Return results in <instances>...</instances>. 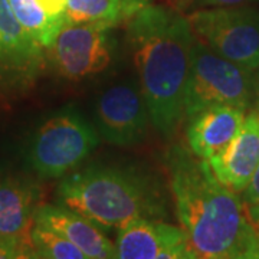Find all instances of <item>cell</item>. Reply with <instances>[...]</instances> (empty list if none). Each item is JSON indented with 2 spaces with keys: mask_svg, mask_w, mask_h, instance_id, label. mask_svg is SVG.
Returning <instances> with one entry per match:
<instances>
[{
  "mask_svg": "<svg viewBox=\"0 0 259 259\" xmlns=\"http://www.w3.org/2000/svg\"><path fill=\"white\" fill-rule=\"evenodd\" d=\"M127 39L151 124L173 134L185 115V88L194 33L187 16L144 5L127 19Z\"/></svg>",
  "mask_w": 259,
  "mask_h": 259,
  "instance_id": "6da1fadb",
  "label": "cell"
},
{
  "mask_svg": "<svg viewBox=\"0 0 259 259\" xmlns=\"http://www.w3.org/2000/svg\"><path fill=\"white\" fill-rule=\"evenodd\" d=\"M171 190L194 258H252L255 242L245 202L216 179L207 160L177 154L171 163Z\"/></svg>",
  "mask_w": 259,
  "mask_h": 259,
  "instance_id": "7a4b0ae2",
  "label": "cell"
},
{
  "mask_svg": "<svg viewBox=\"0 0 259 259\" xmlns=\"http://www.w3.org/2000/svg\"><path fill=\"white\" fill-rule=\"evenodd\" d=\"M58 197L62 206L104 231H118L134 219H153L163 212L157 194L148 185L114 167H90L65 177L58 187Z\"/></svg>",
  "mask_w": 259,
  "mask_h": 259,
  "instance_id": "3957f363",
  "label": "cell"
},
{
  "mask_svg": "<svg viewBox=\"0 0 259 259\" xmlns=\"http://www.w3.org/2000/svg\"><path fill=\"white\" fill-rule=\"evenodd\" d=\"M253 94L249 71L218 55L194 36L183 101L187 118L216 105L246 108Z\"/></svg>",
  "mask_w": 259,
  "mask_h": 259,
  "instance_id": "277c9868",
  "label": "cell"
},
{
  "mask_svg": "<svg viewBox=\"0 0 259 259\" xmlns=\"http://www.w3.org/2000/svg\"><path fill=\"white\" fill-rule=\"evenodd\" d=\"M98 131L79 112L66 108L48 118L35 133L28 153L37 176H65L98 146Z\"/></svg>",
  "mask_w": 259,
  "mask_h": 259,
  "instance_id": "5b68a950",
  "label": "cell"
},
{
  "mask_svg": "<svg viewBox=\"0 0 259 259\" xmlns=\"http://www.w3.org/2000/svg\"><path fill=\"white\" fill-rule=\"evenodd\" d=\"M194 36L218 55L243 68L259 69V10L249 6H219L187 16Z\"/></svg>",
  "mask_w": 259,
  "mask_h": 259,
  "instance_id": "8992f818",
  "label": "cell"
},
{
  "mask_svg": "<svg viewBox=\"0 0 259 259\" xmlns=\"http://www.w3.org/2000/svg\"><path fill=\"white\" fill-rule=\"evenodd\" d=\"M111 28L104 23H64L47 48L56 71L74 81L105 71L111 62Z\"/></svg>",
  "mask_w": 259,
  "mask_h": 259,
  "instance_id": "52a82bcc",
  "label": "cell"
},
{
  "mask_svg": "<svg viewBox=\"0 0 259 259\" xmlns=\"http://www.w3.org/2000/svg\"><path fill=\"white\" fill-rule=\"evenodd\" d=\"M150 114L141 90L133 83H115L100 94L95 104L97 131L115 146H131L144 139Z\"/></svg>",
  "mask_w": 259,
  "mask_h": 259,
  "instance_id": "ba28073f",
  "label": "cell"
},
{
  "mask_svg": "<svg viewBox=\"0 0 259 259\" xmlns=\"http://www.w3.org/2000/svg\"><path fill=\"white\" fill-rule=\"evenodd\" d=\"M115 258L193 259L194 255L183 228L140 218L117 231Z\"/></svg>",
  "mask_w": 259,
  "mask_h": 259,
  "instance_id": "9c48e42d",
  "label": "cell"
},
{
  "mask_svg": "<svg viewBox=\"0 0 259 259\" xmlns=\"http://www.w3.org/2000/svg\"><path fill=\"white\" fill-rule=\"evenodd\" d=\"M216 179L233 192H243L259 166V112L245 115L241 128L221 153L207 160Z\"/></svg>",
  "mask_w": 259,
  "mask_h": 259,
  "instance_id": "30bf717a",
  "label": "cell"
},
{
  "mask_svg": "<svg viewBox=\"0 0 259 259\" xmlns=\"http://www.w3.org/2000/svg\"><path fill=\"white\" fill-rule=\"evenodd\" d=\"M35 223L72 242L85 253L87 259L115 258V243L107 238L105 231L66 206H39L35 214Z\"/></svg>",
  "mask_w": 259,
  "mask_h": 259,
  "instance_id": "8fae6325",
  "label": "cell"
},
{
  "mask_svg": "<svg viewBox=\"0 0 259 259\" xmlns=\"http://www.w3.org/2000/svg\"><path fill=\"white\" fill-rule=\"evenodd\" d=\"M187 128L189 147L196 157L209 160L231 143L245 120V108L216 105L193 115Z\"/></svg>",
  "mask_w": 259,
  "mask_h": 259,
  "instance_id": "7c38bea8",
  "label": "cell"
},
{
  "mask_svg": "<svg viewBox=\"0 0 259 259\" xmlns=\"http://www.w3.org/2000/svg\"><path fill=\"white\" fill-rule=\"evenodd\" d=\"M39 197V187L29 179L0 175V236L32 242Z\"/></svg>",
  "mask_w": 259,
  "mask_h": 259,
  "instance_id": "4fadbf2b",
  "label": "cell"
},
{
  "mask_svg": "<svg viewBox=\"0 0 259 259\" xmlns=\"http://www.w3.org/2000/svg\"><path fill=\"white\" fill-rule=\"evenodd\" d=\"M42 49L22 28L9 0H0V69L29 74L40 62Z\"/></svg>",
  "mask_w": 259,
  "mask_h": 259,
  "instance_id": "5bb4252c",
  "label": "cell"
},
{
  "mask_svg": "<svg viewBox=\"0 0 259 259\" xmlns=\"http://www.w3.org/2000/svg\"><path fill=\"white\" fill-rule=\"evenodd\" d=\"M144 5V0H68L65 23H104L114 26Z\"/></svg>",
  "mask_w": 259,
  "mask_h": 259,
  "instance_id": "9a60e30c",
  "label": "cell"
},
{
  "mask_svg": "<svg viewBox=\"0 0 259 259\" xmlns=\"http://www.w3.org/2000/svg\"><path fill=\"white\" fill-rule=\"evenodd\" d=\"M15 16L39 47L49 48L62 26L52 22L39 0H9Z\"/></svg>",
  "mask_w": 259,
  "mask_h": 259,
  "instance_id": "2e32d148",
  "label": "cell"
},
{
  "mask_svg": "<svg viewBox=\"0 0 259 259\" xmlns=\"http://www.w3.org/2000/svg\"><path fill=\"white\" fill-rule=\"evenodd\" d=\"M35 258L87 259L85 253L59 233L35 223L30 231Z\"/></svg>",
  "mask_w": 259,
  "mask_h": 259,
  "instance_id": "e0dca14e",
  "label": "cell"
},
{
  "mask_svg": "<svg viewBox=\"0 0 259 259\" xmlns=\"http://www.w3.org/2000/svg\"><path fill=\"white\" fill-rule=\"evenodd\" d=\"M29 256H35L32 242L20 238L0 236V259H18Z\"/></svg>",
  "mask_w": 259,
  "mask_h": 259,
  "instance_id": "ac0fdd59",
  "label": "cell"
},
{
  "mask_svg": "<svg viewBox=\"0 0 259 259\" xmlns=\"http://www.w3.org/2000/svg\"><path fill=\"white\" fill-rule=\"evenodd\" d=\"M68 0H39L42 9L45 10L49 19L56 25L64 26L65 23V8Z\"/></svg>",
  "mask_w": 259,
  "mask_h": 259,
  "instance_id": "d6986e66",
  "label": "cell"
},
{
  "mask_svg": "<svg viewBox=\"0 0 259 259\" xmlns=\"http://www.w3.org/2000/svg\"><path fill=\"white\" fill-rule=\"evenodd\" d=\"M245 209H246V218L253 233V242H255L252 258L259 259V204L245 203Z\"/></svg>",
  "mask_w": 259,
  "mask_h": 259,
  "instance_id": "ffe728a7",
  "label": "cell"
},
{
  "mask_svg": "<svg viewBox=\"0 0 259 259\" xmlns=\"http://www.w3.org/2000/svg\"><path fill=\"white\" fill-rule=\"evenodd\" d=\"M243 202L248 204H259V166L243 190Z\"/></svg>",
  "mask_w": 259,
  "mask_h": 259,
  "instance_id": "44dd1931",
  "label": "cell"
},
{
  "mask_svg": "<svg viewBox=\"0 0 259 259\" xmlns=\"http://www.w3.org/2000/svg\"><path fill=\"white\" fill-rule=\"evenodd\" d=\"M252 0H202V3L206 6H213V8H219V6H241Z\"/></svg>",
  "mask_w": 259,
  "mask_h": 259,
  "instance_id": "7402d4cb",
  "label": "cell"
},
{
  "mask_svg": "<svg viewBox=\"0 0 259 259\" xmlns=\"http://www.w3.org/2000/svg\"><path fill=\"white\" fill-rule=\"evenodd\" d=\"M256 110H258V112H259V104H258V108H256Z\"/></svg>",
  "mask_w": 259,
  "mask_h": 259,
  "instance_id": "603a6c76",
  "label": "cell"
}]
</instances>
